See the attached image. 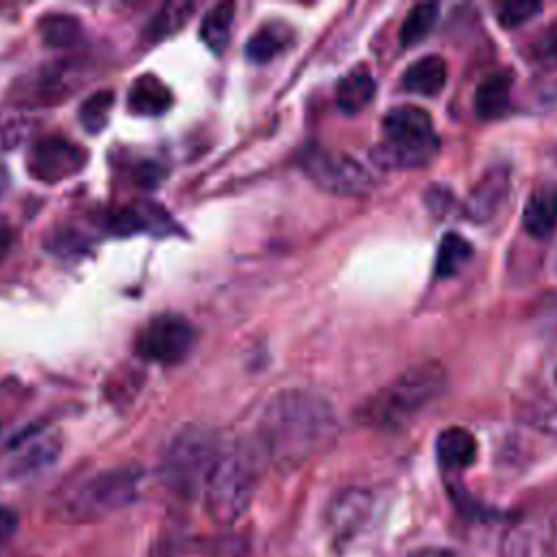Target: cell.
<instances>
[{
	"instance_id": "cell-1",
	"label": "cell",
	"mask_w": 557,
	"mask_h": 557,
	"mask_svg": "<svg viewBox=\"0 0 557 557\" xmlns=\"http://www.w3.org/2000/svg\"><path fill=\"white\" fill-rule=\"evenodd\" d=\"M259 435L268 457L292 470L333 444L337 416L331 403L311 389H283L265 405Z\"/></svg>"
},
{
	"instance_id": "cell-2",
	"label": "cell",
	"mask_w": 557,
	"mask_h": 557,
	"mask_svg": "<svg viewBox=\"0 0 557 557\" xmlns=\"http://www.w3.org/2000/svg\"><path fill=\"white\" fill-rule=\"evenodd\" d=\"M446 387V372L437 361L407 368L361 409V420L379 429H400Z\"/></svg>"
},
{
	"instance_id": "cell-3",
	"label": "cell",
	"mask_w": 557,
	"mask_h": 557,
	"mask_svg": "<svg viewBox=\"0 0 557 557\" xmlns=\"http://www.w3.org/2000/svg\"><path fill=\"white\" fill-rule=\"evenodd\" d=\"M383 141L372 150V161L385 170H405L426 165L440 148L433 117L429 111L403 104L383 117Z\"/></svg>"
},
{
	"instance_id": "cell-4",
	"label": "cell",
	"mask_w": 557,
	"mask_h": 557,
	"mask_svg": "<svg viewBox=\"0 0 557 557\" xmlns=\"http://www.w3.org/2000/svg\"><path fill=\"white\" fill-rule=\"evenodd\" d=\"M257 463L246 448L220 453L207 483L205 505L209 516L220 524L235 522L250 505L257 487Z\"/></svg>"
},
{
	"instance_id": "cell-5",
	"label": "cell",
	"mask_w": 557,
	"mask_h": 557,
	"mask_svg": "<svg viewBox=\"0 0 557 557\" xmlns=\"http://www.w3.org/2000/svg\"><path fill=\"white\" fill-rule=\"evenodd\" d=\"M218 457L220 448L215 433L205 426H187L170 442L161 470L172 487L191 492L198 485L205 487Z\"/></svg>"
},
{
	"instance_id": "cell-6",
	"label": "cell",
	"mask_w": 557,
	"mask_h": 557,
	"mask_svg": "<svg viewBox=\"0 0 557 557\" xmlns=\"http://www.w3.org/2000/svg\"><path fill=\"white\" fill-rule=\"evenodd\" d=\"M307 176L324 191L339 196H366L374 187L370 170L346 152L329 148H309L302 154Z\"/></svg>"
},
{
	"instance_id": "cell-7",
	"label": "cell",
	"mask_w": 557,
	"mask_h": 557,
	"mask_svg": "<svg viewBox=\"0 0 557 557\" xmlns=\"http://www.w3.org/2000/svg\"><path fill=\"white\" fill-rule=\"evenodd\" d=\"M139 470L120 468L83 483L70 498V509L81 516H102L128 505L139 487Z\"/></svg>"
},
{
	"instance_id": "cell-8",
	"label": "cell",
	"mask_w": 557,
	"mask_h": 557,
	"mask_svg": "<svg viewBox=\"0 0 557 557\" xmlns=\"http://www.w3.org/2000/svg\"><path fill=\"white\" fill-rule=\"evenodd\" d=\"M196 339L194 326L174 313L152 318L135 339V350L141 359L154 363H178L191 350Z\"/></svg>"
},
{
	"instance_id": "cell-9",
	"label": "cell",
	"mask_w": 557,
	"mask_h": 557,
	"mask_svg": "<svg viewBox=\"0 0 557 557\" xmlns=\"http://www.w3.org/2000/svg\"><path fill=\"white\" fill-rule=\"evenodd\" d=\"M87 152L61 135L37 139L26 157V170L41 183H59L83 170Z\"/></svg>"
},
{
	"instance_id": "cell-10",
	"label": "cell",
	"mask_w": 557,
	"mask_h": 557,
	"mask_svg": "<svg viewBox=\"0 0 557 557\" xmlns=\"http://www.w3.org/2000/svg\"><path fill=\"white\" fill-rule=\"evenodd\" d=\"M509 196V170L505 165L490 168L470 189L463 213L474 222L492 220Z\"/></svg>"
},
{
	"instance_id": "cell-11",
	"label": "cell",
	"mask_w": 557,
	"mask_h": 557,
	"mask_svg": "<svg viewBox=\"0 0 557 557\" xmlns=\"http://www.w3.org/2000/svg\"><path fill=\"white\" fill-rule=\"evenodd\" d=\"M59 448H61V442L57 435H50V433L30 435V437L22 440L20 446L15 448V453L7 466V474L9 476H28L33 472L44 470L46 466H50L57 459Z\"/></svg>"
},
{
	"instance_id": "cell-12",
	"label": "cell",
	"mask_w": 557,
	"mask_h": 557,
	"mask_svg": "<svg viewBox=\"0 0 557 557\" xmlns=\"http://www.w3.org/2000/svg\"><path fill=\"white\" fill-rule=\"evenodd\" d=\"M522 226L535 239H546L557 228V187L540 185L527 198L522 209Z\"/></svg>"
},
{
	"instance_id": "cell-13",
	"label": "cell",
	"mask_w": 557,
	"mask_h": 557,
	"mask_svg": "<svg viewBox=\"0 0 557 557\" xmlns=\"http://www.w3.org/2000/svg\"><path fill=\"white\" fill-rule=\"evenodd\" d=\"M437 459L444 470L459 472L474 463L476 459V440L463 426H448L437 435L435 442Z\"/></svg>"
},
{
	"instance_id": "cell-14",
	"label": "cell",
	"mask_w": 557,
	"mask_h": 557,
	"mask_svg": "<svg viewBox=\"0 0 557 557\" xmlns=\"http://www.w3.org/2000/svg\"><path fill=\"white\" fill-rule=\"evenodd\" d=\"M511 107V76L505 72L487 74L474 94V109L481 120H498Z\"/></svg>"
},
{
	"instance_id": "cell-15",
	"label": "cell",
	"mask_w": 557,
	"mask_h": 557,
	"mask_svg": "<svg viewBox=\"0 0 557 557\" xmlns=\"http://www.w3.org/2000/svg\"><path fill=\"white\" fill-rule=\"evenodd\" d=\"M446 61L437 54H426L407 67L403 87L418 96H437L446 85Z\"/></svg>"
},
{
	"instance_id": "cell-16",
	"label": "cell",
	"mask_w": 557,
	"mask_h": 557,
	"mask_svg": "<svg viewBox=\"0 0 557 557\" xmlns=\"http://www.w3.org/2000/svg\"><path fill=\"white\" fill-rule=\"evenodd\" d=\"M172 104V91L152 74L135 78L128 91V109L137 115H161Z\"/></svg>"
},
{
	"instance_id": "cell-17",
	"label": "cell",
	"mask_w": 557,
	"mask_h": 557,
	"mask_svg": "<svg viewBox=\"0 0 557 557\" xmlns=\"http://www.w3.org/2000/svg\"><path fill=\"white\" fill-rule=\"evenodd\" d=\"M368 509H370V496L366 492H361V490L342 492L331 503V509H329L331 529L337 535L352 533L363 522V518L368 516Z\"/></svg>"
},
{
	"instance_id": "cell-18",
	"label": "cell",
	"mask_w": 557,
	"mask_h": 557,
	"mask_svg": "<svg viewBox=\"0 0 557 557\" xmlns=\"http://www.w3.org/2000/svg\"><path fill=\"white\" fill-rule=\"evenodd\" d=\"M374 91H376V83L372 74L366 67H355L337 83V91H335L337 107L350 115L359 113L372 102Z\"/></svg>"
},
{
	"instance_id": "cell-19",
	"label": "cell",
	"mask_w": 557,
	"mask_h": 557,
	"mask_svg": "<svg viewBox=\"0 0 557 557\" xmlns=\"http://www.w3.org/2000/svg\"><path fill=\"white\" fill-rule=\"evenodd\" d=\"M531 416L537 424L557 429V350L550 352L540 372V398L533 403Z\"/></svg>"
},
{
	"instance_id": "cell-20",
	"label": "cell",
	"mask_w": 557,
	"mask_h": 557,
	"mask_svg": "<svg viewBox=\"0 0 557 557\" xmlns=\"http://www.w3.org/2000/svg\"><path fill=\"white\" fill-rule=\"evenodd\" d=\"M233 17H235V4L233 2L215 4L205 13L202 24H200V39L211 52L220 54L226 48V44L231 39Z\"/></svg>"
},
{
	"instance_id": "cell-21",
	"label": "cell",
	"mask_w": 557,
	"mask_h": 557,
	"mask_svg": "<svg viewBox=\"0 0 557 557\" xmlns=\"http://www.w3.org/2000/svg\"><path fill=\"white\" fill-rule=\"evenodd\" d=\"M289 44V28L283 24H265L246 41V57L257 63H268Z\"/></svg>"
},
{
	"instance_id": "cell-22",
	"label": "cell",
	"mask_w": 557,
	"mask_h": 557,
	"mask_svg": "<svg viewBox=\"0 0 557 557\" xmlns=\"http://www.w3.org/2000/svg\"><path fill=\"white\" fill-rule=\"evenodd\" d=\"M472 257V246L466 237L459 233H446L440 239L437 246V257H435V276L437 278H448L457 274Z\"/></svg>"
},
{
	"instance_id": "cell-23",
	"label": "cell",
	"mask_w": 557,
	"mask_h": 557,
	"mask_svg": "<svg viewBox=\"0 0 557 557\" xmlns=\"http://www.w3.org/2000/svg\"><path fill=\"white\" fill-rule=\"evenodd\" d=\"M194 2H168L163 4L150 20L146 28V37L150 41H161L181 30L194 13Z\"/></svg>"
},
{
	"instance_id": "cell-24",
	"label": "cell",
	"mask_w": 557,
	"mask_h": 557,
	"mask_svg": "<svg viewBox=\"0 0 557 557\" xmlns=\"http://www.w3.org/2000/svg\"><path fill=\"white\" fill-rule=\"evenodd\" d=\"M39 35L50 48H67L81 37V22L70 13H46L39 20Z\"/></svg>"
},
{
	"instance_id": "cell-25",
	"label": "cell",
	"mask_w": 557,
	"mask_h": 557,
	"mask_svg": "<svg viewBox=\"0 0 557 557\" xmlns=\"http://www.w3.org/2000/svg\"><path fill=\"white\" fill-rule=\"evenodd\" d=\"M435 20H437V4L422 2V4L411 7V11L407 13V17L400 26V44L413 46V44L422 41L431 33Z\"/></svg>"
},
{
	"instance_id": "cell-26",
	"label": "cell",
	"mask_w": 557,
	"mask_h": 557,
	"mask_svg": "<svg viewBox=\"0 0 557 557\" xmlns=\"http://www.w3.org/2000/svg\"><path fill=\"white\" fill-rule=\"evenodd\" d=\"M111 107H113V91H109V89H100V91L87 96L83 100V104H81V111H78L81 124L89 133L102 131L107 126V122H109Z\"/></svg>"
},
{
	"instance_id": "cell-27",
	"label": "cell",
	"mask_w": 557,
	"mask_h": 557,
	"mask_svg": "<svg viewBox=\"0 0 557 557\" xmlns=\"http://www.w3.org/2000/svg\"><path fill=\"white\" fill-rule=\"evenodd\" d=\"M537 11H542L540 2H531V0H511V2H503L496 9V17L498 24L505 28H516L524 22H529Z\"/></svg>"
},
{
	"instance_id": "cell-28",
	"label": "cell",
	"mask_w": 557,
	"mask_h": 557,
	"mask_svg": "<svg viewBox=\"0 0 557 557\" xmlns=\"http://www.w3.org/2000/svg\"><path fill=\"white\" fill-rule=\"evenodd\" d=\"M26 133H28L26 122H4V124H0V152L15 148L24 139Z\"/></svg>"
},
{
	"instance_id": "cell-29",
	"label": "cell",
	"mask_w": 557,
	"mask_h": 557,
	"mask_svg": "<svg viewBox=\"0 0 557 557\" xmlns=\"http://www.w3.org/2000/svg\"><path fill=\"white\" fill-rule=\"evenodd\" d=\"M535 318H537V324L550 333H557V294H550L546 296L540 305H537V311H535Z\"/></svg>"
},
{
	"instance_id": "cell-30",
	"label": "cell",
	"mask_w": 557,
	"mask_h": 557,
	"mask_svg": "<svg viewBox=\"0 0 557 557\" xmlns=\"http://www.w3.org/2000/svg\"><path fill=\"white\" fill-rule=\"evenodd\" d=\"M17 529V513L9 507H0V548L13 537Z\"/></svg>"
},
{
	"instance_id": "cell-31",
	"label": "cell",
	"mask_w": 557,
	"mask_h": 557,
	"mask_svg": "<svg viewBox=\"0 0 557 557\" xmlns=\"http://www.w3.org/2000/svg\"><path fill=\"white\" fill-rule=\"evenodd\" d=\"M533 54L537 61H555L557 59V35H544L535 44Z\"/></svg>"
},
{
	"instance_id": "cell-32",
	"label": "cell",
	"mask_w": 557,
	"mask_h": 557,
	"mask_svg": "<svg viewBox=\"0 0 557 557\" xmlns=\"http://www.w3.org/2000/svg\"><path fill=\"white\" fill-rule=\"evenodd\" d=\"M535 104L540 107H555L557 104V83H542L535 89Z\"/></svg>"
},
{
	"instance_id": "cell-33",
	"label": "cell",
	"mask_w": 557,
	"mask_h": 557,
	"mask_svg": "<svg viewBox=\"0 0 557 557\" xmlns=\"http://www.w3.org/2000/svg\"><path fill=\"white\" fill-rule=\"evenodd\" d=\"M161 176H163V174H161V168H157L154 163H144V165H141V170L137 172L139 183H141V185H146V187H152Z\"/></svg>"
},
{
	"instance_id": "cell-34",
	"label": "cell",
	"mask_w": 557,
	"mask_h": 557,
	"mask_svg": "<svg viewBox=\"0 0 557 557\" xmlns=\"http://www.w3.org/2000/svg\"><path fill=\"white\" fill-rule=\"evenodd\" d=\"M411 557H457V555L450 553V550H442V548H426V550H420Z\"/></svg>"
},
{
	"instance_id": "cell-35",
	"label": "cell",
	"mask_w": 557,
	"mask_h": 557,
	"mask_svg": "<svg viewBox=\"0 0 557 557\" xmlns=\"http://www.w3.org/2000/svg\"><path fill=\"white\" fill-rule=\"evenodd\" d=\"M9 244V231H7V224L0 220V252L7 248Z\"/></svg>"
},
{
	"instance_id": "cell-36",
	"label": "cell",
	"mask_w": 557,
	"mask_h": 557,
	"mask_svg": "<svg viewBox=\"0 0 557 557\" xmlns=\"http://www.w3.org/2000/svg\"><path fill=\"white\" fill-rule=\"evenodd\" d=\"M7 183H9V176H7V170L0 165V196H2V191H4V187H7Z\"/></svg>"
}]
</instances>
